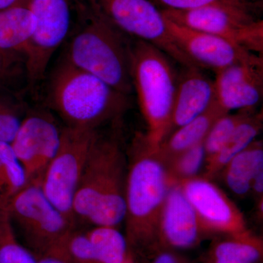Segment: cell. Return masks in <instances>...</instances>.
<instances>
[{
	"mask_svg": "<svg viewBox=\"0 0 263 263\" xmlns=\"http://www.w3.org/2000/svg\"><path fill=\"white\" fill-rule=\"evenodd\" d=\"M126 170L118 137L98 135L74 198L75 218L94 226L122 224L126 214Z\"/></svg>",
	"mask_w": 263,
	"mask_h": 263,
	"instance_id": "obj_1",
	"label": "cell"
},
{
	"mask_svg": "<svg viewBox=\"0 0 263 263\" xmlns=\"http://www.w3.org/2000/svg\"><path fill=\"white\" fill-rule=\"evenodd\" d=\"M48 105L66 127L97 130L104 123L119 120L129 107L128 95L65 59L53 70L48 86Z\"/></svg>",
	"mask_w": 263,
	"mask_h": 263,
	"instance_id": "obj_2",
	"label": "cell"
},
{
	"mask_svg": "<svg viewBox=\"0 0 263 263\" xmlns=\"http://www.w3.org/2000/svg\"><path fill=\"white\" fill-rule=\"evenodd\" d=\"M171 183L157 150L147 144L144 136L133 140L126 178L127 243L148 245L159 238L160 221Z\"/></svg>",
	"mask_w": 263,
	"mask_h": 263,
	"instance_id": "obj_3",
	"label": "cell"
},
{
	"mask_svg": "<svg viewBox=\"0 0 263 263\" xmlns=\"http://www.w3.org/2000/svg\"><path fill=\"white\" fill-rule=\"evenodd\" d=\"M90 5L91 13L71 40L64 59L129 96L133 91L132 41L91 1Z\"/></svg>",
	"mask_w": 263,
	"mask_h": 263,
	"instance_id": "obj_4",
	"label": "cell"
},
{
	"mask_svg": "<svg viewBox=\"0 0 263 263\" xmlns=\"http://www.w3.org/2000/svg\"><path fill=\"white\" fill-rule=\"evenodd\" d=\"M131 76L142 115L147 144L157 150L169 136L178 79L167 55L154 45L135 39L131 44Z\"/></svg>",
	"mask_w": 263,
	"mask_h": 263,
	"instance_id": "obj_5",
	"label": "cell"
},
{
	"mask_svg": "<svg viewBox=\"0 0 263 263\" xmlns=\"http://www.w3.org/2000/svg\"><path fill=\"white\" fill-rule=\"evenodd\" d=\"M8 209L36 257L53 253L75 230L73 221L53 205L39 183H28L10 199Z\"/></svg>",
	"mask_w": 263,
	"mask_h": 263,
	"instance_id": "obj_6",
	"label": "cell"
},
{
	"mask_svg": "<svg viewBox=\"0 0 263 263\" xmlns=\"http://www.w3.org/2000/svg\"><path fill=\"white\" fill-rule=\"evenodd\" d=\"M97 130L65 127L56 155L41 179L45 195L70 220H75L72 206Z\"/></svg>",
	"mask_w": 263,
	"mask_h": 263,
	"instance_id": "obj_7",
	"label": "cell"
},
{
	"mask_svg": "<svg viewBox=\"0 0 263 263\" xmlns=\"http://www.w3.org/2000/svg\"><path fill=\"white\" fill-rule=\"evenodd\" d=\"M161 11L174 23L218 36L252 53H262V21L254 18L245 7L223 3L190 10Z\"/></svg>",
	"mask_w": 263,
	"mask_h": 263,
	"instance_id": "obj_8",
	"label": "cell"
},
{
	"mask_svg": "<svg viewBox=\"0 0 263 263\" xmlns=\"http://www.w3.org/2000/svg\"><path fill=\"white\" fill-rule=\"evenodd\" d=\"M90 1L126 35L154 45L183 68H199L175 42L162 11L151 0Z\"/></svg>",
	"mask_w": 263,
	"mask_h": 263,
	"instance_id": "obj_9",
	"label": "cell"
},
{
	"mask_svg": "<svg viewBox=\"0 0 263 263\" xmlns=\"http://www.w3.org/2000/svg\"><path fill=\"white\" fill-rule=\"evenodd\" d=\"M36 27L25 53L26 79L33 89L44 79L48 64L67 37L71 22L70 0H28Z\"/></svg>",
	"mask_w": 263,
	"mask_h": 263,
	"instance_id": "obj_10",
	"label": "cell"
},
{
	"mask_svg": "<svg viewBox=\"0 0 263 263\" xmlns=\"http://www.w3.org/2000/svg\"><path fill=\"white\" fill-rule=\"evenodd\" d=\"M62 129L47 112H31L24 117L10 145L25 170L28 183H41L60 146Z\"/></svg>",
	"mask_w": 263,
	"mask_h": 263,
	"instance_id": "obj_11",
	"label": "cell"
},
{
	"mask_svg": "<svg viewBox=\"0 0 263 263\" xmlns=\"http://www.w3.org/2000/svg\"><path fill=\"white\" fill-rule=\"evenodd\" d=\"M178 184L193 205L205 230L231 236L249 233L243 214L210 180L194 177L183 180Z\"/></svg>",
	"mask_w": 263,
	"mask_h": 263,
	"instance_id": "obj_12",
	"label": "cell"
},
{
	"mask_svg": "<svg viewBox=\"0 0 263 263\" xmlns=\"http://www.w3.org/2000/svg\"><path fill=\"white\" fill-rule=\"evenodd\" d=\"M216 100L227 113L254 109L263 95L262 57L254 54L215 72Z\"/></svg>",
	"mask_w": 263,
	"mask_h": 263,
	"instance_id": "obj_13",
	"label": "cell"
},
{
	"mask_svg": "<svg viewBox=\"0 0 263 263\" xmlns=\"http://www.w3.org/2000/svg\"><path fill=\"white\" fill-rule=\"evenodd\" d=\"M164 19L171 37L199 68L211 69L216 72L257 54L218 36Z\"/></svg>",
	"mask_w": 263,
	"mask_h": 263,
	"instance_id": "obj_14",
	"label": "cell"
},
{
	"mask_svg": "<svg viewBox=\"0 0 263 263\" xmlns=\"http://www.w3.org/2000/svg\"><path fill=\"white\" fill-rule=\"evenodd\" d=\"M203 230L196 212L179 185H171L161 215L159 238L171 247L190 248L196 245Z\"/></svg>",
	"mask_w": 263,
	"mask_h": 263,
	"instance_id": "obj_15",
	"label": "cell"
},
{
	"mask_svg": "<svg viewBox=\"0 0 263 263\" xmlns=\"http://www.w3.org/2000/svg\"><path fill=\"white\" fill-rule=\"evenodd\" d=\"M184 70L178 79L170 134L201 115L216 100L214 81L202 73V69L193 67Z\"/></svg>",
	"mask_w": 263,
	"mask_h": 263,
	"instance_id": "obj_16",
	"label": "cell"
},
{
	"mask_svg": "<svg viewBox=\"0 0 263 263\" xmlns=\"http://www.w3.org/2000/svg\"><path fill=\"white\" fill-rule=\"evenodd\" d=\"M226 114L215 100L201 115L173 131L157 149L164 164L184 151L202 143L214 122Z\"/></svg>",
	"mask_w": 263,
	"mask_h": 263,
	"instance_id": "obj_17",
	"label": "cell"
},
{
	"mask_svg": "<svg viewBox=\"0 0 263 263\" xmlns=\"http://www.w3.org/2000/svg\"><path fill=\"white\" fill-rule=\"evenodd\" d=\"M35 27V17L27 4L1 10L0 49L24 57Z\"/></svg>",
	"mask_w": 263,
	"mask_h": 263,
	"instance_id": "obj_18",
	"label": "cell"
},
{
	"mask_svg": "<svg viewBox=\"0 0 263 263\" xmlns=\"http://www.w3.org/2000/svg\"><path fill=\"white\" fill-rule=\"evenodd\" d=\"M262 127V114H252L241 123L221 149L205 161V178L212 179L224 170L227 164L255 141Z\"/></svg>",
	"mask_w": 263,
	"mask_h": 263,
	"instance_id": "obj_19",
	"label": "cell"
},
{
	"mask_svg": "<svg viewBox=\"0 0 263 263\" xmlns=\"http://www.w3.org/2000/svg\"><path fill=\"white\" fill-rule=\"evenodd\" d=\"M227 186L235 195H245L251 191L254 178L263 171V147L261 141H255L224 167Z\"/></svg>",
	"mask_w": 263,
	"mask_h": 263,
	"instance_id": "obj_20",
	"label": "cell"
},
{
	"mask_svg": "<svg viewBox=\"0 0 263 263\" xmlns=\"http://www.w3.org/2000/svg\"><path fill=\"white\" fill-rule=\"evenodd\" d=\"M98 263H127V240L117 228L95 226L86 232Z\"/></svg>",
	"mask_w": 263,
	"mask_h": 263,
	"instance_id": "obj_21",
	"label": "cell"
},
{
	"mask_svg": "<svg viewBox=\"0 0 263 263\" xmlns=\"http://www.w3.org/2000/svg\"><path fill=\"white\" fill-rule=\"evenodd\" d=\"M27 184L25 170L11 145L0 141V200L8 203Z\"/></svg>",
	"mask_w": 263,
	"mask_h": 263,
	"instance_id": "obj_22",
	"label": "cell"
},
{
	"mask_svg": "<svg viewBox=\"0 0 263 263\" xmlns=\"http://www.w3.org/2000/svg\"><path fill=\"white\" fill-rule=\"evenodd\" d=\"M261 254L260 242L248 233L231 236L218 243L214 249V260L215 263H256Z\"/></svg>",
	"mask_w": 263,
	"mask_h": 263,
	"instance_id": "obj_23",
	"label": "cell"
},
{
	"mask_svg": "<svg viewBox=\"0 0 263 263\" xmlns=\"http://www.w3.org/2000/svg\"><path fill=\"white\" fill-rule=\"evenodd\" d=\"M0 263H37L29 249L19 243L8 209L0 202Z\"/></svg>",
	"mask_w": 263,
	"mask_h": 263,
	"instance_id": "obj_24",
	"label": "cell"
},
{
	"mask_svg": "<svg viewBox=\"0 0 263 263\" xmlns=\"http://www.w3.org/2000/svg\"><path fill=\"white\" fill-rule=\"evenodd\" d=\"M254 109L238 110L233 114L228 113L221 116L213 124L203 141L205 160L215 155L233 132L242 122L253 113Z\"/></svg>",
	"mask_w": 263,
	"mask_h": 263,
	"instance_id": "obj_25",
	"label": "cell"
},
{
	"mask_svg": "<svg viewBox=\"0 0 263 263\" xmlns=\"http://www.w3.org/2000/svg\"><path fill=\"white\" fill-rule=\"evenodd\" d=\"M205 161L203 142L175 157L165 164L171 185L196 177Z\"/></svg>",
	"mask_w": 263,
	"mask_h": 263,
	"instance_id": "obj_26",
	"label": "cell"
},
{
	"mask_svg": "<svg viewBox=\"0 0 263 263\" xmlns=\"http://www.w3.org/2000/svg\"><path fill=\"white\" fill-rule=\"evenodd\" d=\"M13 93L0 91V141L11 143L25 116Z\"/></svg>",
	"mask_w": 263,
	"mask_h": 263,
	"instance_id": "obj_27",
	"label": "cell"
},
{
	"mask_svg": "<svg viewBox=\"0 0 263 263\" xmlns=\"http://www.w3.org/2000/svg\"><path fill=\"white\" fill-rule=\"evenodd\" d=\"M22 75L25 76V59L0 49V91L12 92V89Z\"/></svg>",
	"mask_w": 263,
	"mask_h": 263,
	"instance_id": "obj_28",
	"label": "cell"
},
{
	"mask_svg": "<svg viewBox=\"0 0 263 263\" xmlns=\"http://www.w3.org/2000/svg\"><path fill=\"white\" fill-rule=\"evenodd\" d=\"M154 4L160 5L162 10H190L228 3L224 0H151Z\"/></svg>",
	"mask_w": 263,
	"mask_h": 263,
	"instance_id": "obj_29",
	"label": "cell"
},
{
	"mask_svg": "<svg viewBox=\"0 0 263 263\" xmlns=\"http://www.w3.org/2000/svg\"><path fill=\"white\" fill-rule=\"evenodd\" d=\"M251 190H253L257 196L260 197L263 193V171L259 172L254 178Z\"/></svg>",
	"mask_w": 263,
	"mask_h": 263,
	"instance_id": "obj_30",
	"label": "cell"
},
{
	"mask_svg": "<svg viewBox=\"0 0 263 263\" xmlns=\"http://www.w3.org/2000/svg\"><path fill=\"white\" fill-rule=\"evenodd\" d=\"M28 0H0V11L19 5H27Z\"/></svg>",
	"mask_w": 263,
	"mask_h": 263,
	"instance_id": "obj_31",
	"label": "cell"
},
{
	"mask_svg": "<svg viewBox=\"0 0 263 263\" xmlns=\"http://www.w3.org/2000/svg\"><path fill=\"white\" fill-rule=\"evenodd\" d=\"M37 263H69L65 259L55 257V256L46 255L37 257Z\"/></svg>",
	"mask_w": 263,
	"mask_h": 263,
	"instance_id": "obj_32",
	"label": "cell"
},
{
	"mask_svg": "<svg viewBox=\"0 0 263 263\" xmlns=\"http://www.w3.org/2000/svg\"><path fill=\"white\" fill-rule=\"evenodd\" d=\"M153 263H178L174 256L169 253L160 254Z\"/></svg>",
	"mask_w": 263,
	"mask_h": 263,
	"instance_id": "obj_33",
	"label": "cell"
},
{
	"mask_svg": "<svg viewBox=\"0 0 263 263\" xmlns=\"http://www.w3.org/2000/svg\"><path fill=\"white\" fill-rule=\"evenodd\" d=\"M224 1L249 8L248 3H247V0H224Z\"/></svg>",
	"mask_w": 263,
	"mask_h": 263,
	"instance_id": "obj_34",
	"label": "cell"
},
{
	"mask_svg": "<svg viewBox=\"0 0 263 263\" xmlns=\"http://www.w3.org/2000/svg\"><path fill=\"white\" fill-rule=\"evenodd\" d=\"M0 202H3V201H2L1 200H0ZM5 203H6V202H5Z\"/></svg>",
	"mask_w": 263,
	"mask_h": 263,
	"instance_id": "obj_35",
	"label": "cell"
},
{
	"mask_svg": "<svg viewBox=\"0 0 263 263\" xmlns=\"http://www.w3.org/2000/svg\"><path fill=\"white\" fill-rule=\"evenodd\" d=\"M127 263H131V262H130V261H129V262H128Z\"/></svg>",
	"mask_w": 263,
	"mask_h": 263,
	"instance_id": "obj_36",
	"label": "cell"
}]
</instances>
